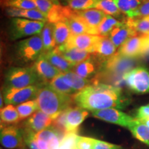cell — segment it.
Instances as JSON below:
<instances>
[{
  "label": "cell",
  "mask_w": 149,
  "mask_h": 149,
  "mask_svg": "<svg viewBox=\"0 0 149 149\" xmlns=\"http://www.w3.org/2000/svg\"><path fill=\"white\" fill-rule=\"evenodd\" d=\"M78 107L94 111L107 109H122L129 104L120 88L104 83H93L72 95Z\"/></svg>",
  "instance_id": "obj_1"
},
{
  "label": "cell",
  "mask_w": 149,
  "mask_h": 149,
  "mask_svg": "<svg viewBox=\"0 0 149 149\" xmlns=\"http://www.w3.org/2000/svg\"><path fill=\"white\" fill-rule=\"evenodd\" d=\"M36 100L39 110L53 120L71 107L74 102L72 97L58 92L48 84H40Z\"/></svg>",
  "instance_id": "obj_2"
},
{
  "label": "cell",
  "mask_w": 149,
  "mask_h": 149,
  "mask_svg": "<svg viewBox=\"0 0 149 149\" xmlns=\"http://www.w3.org/2000/svg\"><path fill=\"white\" fill-rule=\"evenodd\" d=\"M6 88H22L37 85L40 78L33 67H13L5 76Z\"/></svg>",
  "instance_id": "obj_3"
},
{
  "label": "cell",
  "mask_w": 149,
  "mask_h": 149,
  "mask_svg": "<svg viewBox=\"0 0 149 149\" xmlns=\"http://www.w3.org/2000/svg\"><path fill=\"white\" fill-rule=\"evenodd\" d=\"M46 23L27 19L14 17L10 20V34L12 40L37 35L42 32Z\"/></svg>",
  "instance_id": "obj_4"
},
{
  "label": "cell",
  "mask_w": 149,
  "mask_h": 149,
  "mask_svg": "<svg viewBox=\"0 0 149 149\" xmlns=\"http://www.w3.org/2000/svg\"><path fill=\"white\" fill-rule=\"evenodd\" d=\"M123 79L128 88L136 94L149 93V69L146 67H135L123 76Z\"/></svg>",
  "instance_id": "obj_5"
},
{
  "label": "cell",
  "mask_w": 149,
  "mask_h": 149,
  "mask_svg": "<svg viewBox=\"0 0 149 149\" xmlns=\"http://www.w3.org/2000/svg\"><path fill=\"white\" fill-rule=\"evenodd\" d=\"M149 48V34H136L128 38L119 48L120 55L129 58L142 57Z\"/></svg>",
  "instance_id": "obj_6"
},
{
  "label": "cell",
  "mask_w": 149,
  "mask_h": 149,
  "mask_svg": "<svg viewBox=\"0 0 149 149\" xmlns=\"http://www.w3.org/2000/svg\"><path fill=\"white\" fill-rule=\"evenodd\" d=\"M43 51V42L40 35L28 37L17 44V53L26 62L36 61L42 55Z\"/></svg>",
  "instance_id": "obj_7"
},
{
  "label": "cell",
  "mask_w": 149,
  "mask_h": 149,
  "mask_svg": "<svg viewBox=\"0 0 149 149\" xmlns=\"http://www.w3.org/2000/svg\"><path fill=\"white\" fill-rule=\"evenodd\" d=\"M40 84L22 88H5L3 93V100L6 104L17 105L31 100H36Z\"/></svg>",
  "instance_id": "obj_8"
},
{
  "label": "cell",
  "mask_w": 149,
  "mask_h": 149,
  "mask_svg": "<svg viewBox=\"0 0 149 149\" xmlns=\"http://www.w3.org/2000/svg\"><path fill=\"white\" fill-rule=\"evenodd\" d=\"M136 65V61L133 58L124 57L116 53L111 58L105 61L104 70L106 73L123 77L126 72H129Z\"/></svg>",
  "instance_id": "obj_9"
},
{
  "label": "cell",
  "mask_w": 149,
  "mask_h": 149,
  "mask_svg": "<svg viewBox=\"0 0 149 149\" xmlns=\"http://www.w3.org/2000/svg\"><path fill=\"white\" fill-rule=\"evenodd\" d=\"M1 144L7 149L23 148L24 146V131L16 125L1 127Z\"/></svg>",
  "instance_id": "obj_10"
},
{
  "label": "cell",
  "mask_w": 149,
  "mask_h": 149,
  "mask_svg": "<svg viewBox=\"0 0 149 149\" xmlns=\"http://www.w3.org/2000/svg\"><path fill=\"white\" fill-rule=\"evenodd\" d=\"M93 117L117 125L128 128L133 121V117L116 109H107L92 111Z\"/></svg>",
  "instance_id": "obj_11"
},
{
  "label": "cell",
  "mask_w": 149,
  "mask_h": 149,
  "mask_svg": "<svg viewBox=\"0 0 149 149\" xmlns=\"http://www.w3.org/2000/svg\"><path fill=\"white\" fill-rule=\"evenodd\" d=\"M100 35L82 34L74 35H70L64 46L68 48H76L80 50L86 51L93 54L94 47L100 38Z\"/></svg>",
  "instance_id": "obj_12"
},
{
  "label": "cell",
  "mask_w": 149,
  "mask_h": 149,
  "mask_svg": "<svg viewBox=\"0 0 149 149\" xmlns=\"http://www.w3.org/2000/svg\"><path fill=\"white\" fill-rule=\"evenodd\" d=\"M33 68L40 79L44 84L50 83L54 78L61 73V72L53 66L42 55L35 61Z\"/></svg>",
  "instance_id": "obj_13"
},
{
  "label": "cell",
  "mask_w": 149,
  "mask_h": 149,
  "mask_svg": "<svg viewBox=\"0 0 149 149\" xmlns=\"http://www.w3.org/2000/svg\"><path fill=\"white\" fill-rule=\"evenodd\" d=\"M88 116L87 110L80 107H70L67 110L66 131L68 133L77 134L80 125Z\"/></svg>",
  "instance_id": "obj_14"
},
{
  "label": "cell",
  "mask_w": 149,
  "mask_h": 149,
  "mask_svg": "<svg viewBox=\"0 0 149 149\" xmlns=\"http://www.w3.org/2000/svg\"><path fill=\"white\" fill-rule=\"evenodd\" d=\"M53 119L40 110L35 112L24 122V128L37 133L52 126Z\"/></svg>",
  "instance_id": "obj_15"
},
{
  "label": "cell",
  "mask_w": 149,
  "mask_h": 149,
  "mask_svg": "<svg viewBox=\"0 0 149 149\" xmlns=\"http://www.w3.org/2000/svg\"><path fill=\"white\" fill-rule=\"evenodd\" d=\"M56 48L61 56L74 65L91 59L93 55L86 51L76 48H68L64 45L56 47Z\"/></svg>",
  "instance_id": "obj_16"
},
{
  "label": "cell",
  "mask_w": 149,
  "mask_h": 149,
  "mask_svg": "<svg viewBox=\"0 0 149 149\" xmlns=\"http://www.w3.org/2000/svg\"><path fill=\"white\" fill-rule=\"evenodd\" d=\"M75 12L76 14L82 19L85 23L95 33V34L98 35L97 28L107 15L103 11L96 8L75 11Z\"/></svg>",
  "instance_id": "obj_17"
},
{
  "label": "cell",
  "mask_w": 149,
  "mask_h": 149,
  "mask_svg": "<svg viewBox=\"0 0 149 149\" xmlns=\"http://www.w3.org/2000/svg\"><path fill=\"white\" fill-rule=\"evenodd\" d=\"M135 35L136 34L133 30L124 19L120 25L115 27L111 31L109 37L116 48H120L128 38Z\"/></svg>",
  "instance_id": "obj_18"
},
{
  "label": "cell",
  "mask_w": 149,
  "mask_h": 149,
  "mask_svg": "<svg viewBox=\"0 0 149 149\" xmlns=\"http://www.w3.org/2000/svg\"><path fill=\"white\" fill-rule=\"evenodd\" d=\"M117 48L109 36L100 37L94 47L93 54L100 59H104L107 61L116 53Z\"/></svg>",
  "instance_id": "obj_19"
},
{
  "label": "cell",
  "mask_w": 149,
  "mask_h": 149,
  "mask_svg": "<svg viewBox=\"0 0 149 149\" xmlns=\"http://www.w3.org/2000/svg\"><path fill=\"white\" fill-rule=\"evenodd\" d=\"M42 55L53 66H55L56 68H57L59 71L63 73L72 70L73 69L74 66H75L74 64L66 60L63 56H61L56 48L47 53L42 54Z\"/></svg>",
  "instance_id": "obj_20"
},
{
  "label": "cell",
  "mask_w": 149,
  "mask_h": 149,
  "mask_svg": "<svg viewBox=\"0 0 149 149\" xmlns=\"http://www.w3.org/2000/svg\"><path fill=\"white\" fill-rule=\"evenodd\" d=\"M6 13L11 17H19L27 19L35 20V21L44 22L46 23L47 19L46 16L37 9L32 10H25L16 8H6Z\"/></svg>",
  "instance_id": "obj_21"
},
{
  "label": "cell",
  "mask_w": 149,
  "mask_h": 149,
  "mask_svg": "<svg viewBox=\"0 0 149 149\" xmlns=\"http://www.w3.org/2000/svg\"><path fill=\"white\" fill-rule=\"evenodd\" d=\"M74 10L68 6H62L60 5H54L49 13L46 17L47 22L51 24H57L59 22H66L68 19L73 15Z\"/></svg>",
  "instance_id": "obj_22"
},
{
  "label": "cell",
  "mask_w": 149,
  "mask_h": 149,
  "mask_svg": "<svg viewBox=\"0 0 149 149\" xmlns=\"http://www.w3.org/2000/svg\"><path fill=\"white\" fill-rule=\"evenodd\" d=\"M68 28H69L71 35H78L82 34H91V35H96L95 33L91 29L90 27L85 23V22L79 17V16L76 14L74 11V13L70 19H68L67 21L65 22Z\"/></svg>",
  "instance_id": "obj_23"
},
{
  "label": "cell",
  "mask_w": 149,
  "mask_h": 149,
  "mask_svg": "<svg viewBox=\"0 0 149 149\" xmlns=\"http://www.w3.org/2000/svg\"><path fill=\"white\" fill-rule=\"evenodd\" d=\"M97 70V62L95 61L94 59L91 58L88 60L76 64L72 70L78 74L79 77L88 79V78L95 75Z\"/></svg>",
  "instance_id": "obj_24"
},
{
  "label": "cell",
  "mask_w": 149,
  "mask_h": 149,
  "mask_svg": "<svg viewBox=\"0 0 149 149\" xmlns=\"http://www.w3.org/2000/svg\"><path fill=\"white\" fill-rule=\"evenodd\" d=\"M128 128L134 137L149 146V128L148 126L135 118L130 123Z\"/></svg>",
  "instance_id": "obj_25"
},
{
  "label": "cell",
  "mask_w": 149,
  "mask_h": 149,
  "mask_svg": "<svg viewBox=\"0 0 149 149\" xmlns=\"http://www.w3.org/2000/svg\"><path fill=\"white\" fill-rule=\"evenodd\" d=\"M122 12L128 18L138 17V8L141 5L140 0H115Z\"/></svg>",
  "instance_id": "obj_26"
},
{
  "label": "cell",
  "mask_w": 149,
  "mask_h": 149,
  "mask_svg": "<svg viewBox=\"0 0 149 149\" xmlns=\"http://www.w3.org/2000/svg\"><path fill=\"white\" fill-rule=\"evenodd\" d=\"M41 37L43 42V53H47L56 48L54 36V24L47 22L41 32Z\"/></svg>",
  "instance_id": "obj_27"
},
{
  "label": "cell",
  "mask_w": 149,
  "mask_h": 149,
  "mask_svg": "<svg viewBox=\"0 0 149 149\" xmlns=\"http://www.w3.org/2000/svg\"><path fill=\"white\" fill-rule=\"evenodd\" d=\"M62 77L65 83L71 87L72 89H74L77 93L86 88L90 84V81L88 79H84L79 77L72 70L64 72V73L62 72Z\"/></svg>",
  "instance_id": "obj_28"
},
{
  "label": "cell",
  "mask_w": 149,
  "mask_h": 149,
  "mask_svg": "<svg viewBox=\"0 0 149 149\" xmlns=\"http://www.w3.org/2000/svg\"><path fill=\"white\" fill-rule=\"evenodd\" d=\"M0 117H1V124H3L1 127L17 124L21 120L16 107L11 104H8L1 109Z\"/></svg>",
  "instance_id": "obj_29"
},
{
  "label": "cell",
  "mask_w": 149,
  "mask_h": 149,
  "mask_svg": "<svg viewBox=\"0 0 149 149\" xmlns=\"http://www.w3.org/2000/svg\"><path fill=\"white\" fill-rule=\"evenodd\" d=\"M135 34H149V17L124 19Z\"/></svg>",
  "instance_id": "obj_30"
},
{
  "label": "cell",
  "mask_w": 149,
  "mask_h": 149,
  "mask_svg": "<svg viewBox=\"0 0 149 149\" xmlns=\"http://www.w3.org/2000/svg\"><path fill=\"white\" fill-rule=\"evenodd\" d=\"M71 35L68 25L65 22H59L54 24V36L56 47L64 45Z\"/></svg>",
  "instance_id": "obj_31"
},
{
  "label": "cell",
  "mask_w": 149,
  "mask_h": 149,
  "mask_svg": "<svg viewBox=\"0 0 149 149\" xmlns=\"http://www.w3.org/2000/svg\"><path fill=\"white\" fill-rule=\"evenodd\" d=\"M95 8L100 10L108 15L112 17H120L122 12L118 8L115 0H97Z\"/></svg>",
  "instance_id": "obj_32"
},
{
  "label": "cell",
  "mask_w": 149,
  "mask_h": 149,
  "mask_svg": "<svg viewBox=\"0 0 149 149\" xmlns=\"http://www.w3.org/2000/svg\"><path fill=\"white\" fill-rule=\"evenodd\" d=\"M121 22H122L118 21L114 17L107 15L97 28L98 35L101 37H109L111 31L120 25Z\"/></svg>",
  "instance_id": "obj_33"
},
{
  "label": "cell",
  "mask_w": 149,
  "mask_h": 149,
  "mask_svg": "<svg viewBox=\"0 0 149 149\" xmlns=\"http://www.w3.org/2000/svg\"><path fill=\"white\" fill-rule=\"evenodd\" d=\"M16 109L19 115L20 120H22L31 117L35 112L38 111L39 106L37 100H33L19 104L16 107Z\"/></svg>",
  "instance_id": "obj_34"
},
{
  "label": "cell",
  "mask_w": 149,
  "mask_h": 149,
  "mask_svg": "<svg viewBox=\"0 0 149 149\" xmlns=\"http://www.w3.org/2000/svg\"><path fill=\"white\" fill-rule=\"evenodd\" d=\"M49 84L55 90L61 93H63V94L68 95H73L77 93L74 89H72L71 87H70L69 86H68L65 83L64 79H63L62 72H61L59 75L54 78L49 83Z\"/></svg>",
  "instance_id": "obj_35"
},
{
  "label": "cell",
  "mask_w": 149,
  "mask_h": 149,
  "mask_svg": "<svg viewBox=\"0 0 149 149\" xmlns=\"http://www.w3.org/2000/svg\"><path fill=\"white\" fill-rule=\"evenodd\" d=\"M97 0H65L67 6L74 11L95 8Z\"/></svg>",
  "instance_id": "obj_36"
},
{
  "label": "cell",
  "mask_w": 149,
  "mask_h": 149,
  "mask_svg": "<svg viewBox=\"0 0 149 149\" xmlns=\"http://www.w3.org/2000/svg\"><path fill=\"white\" fill-rule=\"evenodd\" d=\"M3 6L6 8H16L25 10L37 9L32 0H3Z\"/></svg>",
  "instance_id": "obj_37"
},
{
  "label": "cell",
  "mask_w": 149,
  "mask_h": 149,
  "mask_svg": "<svg viewBox=\"0 0 149 149\" xmlns=\"http://www.w3.org/2000/svg\"><path fill=\"white\" fill-rule=\"evenodd\" d=\"M79 136L76 133H66L61 141L58 149H77V143Z\"/></svg>",
  "instance_id": "obj_38"
},
{
  "label": "cell",
  "mask_w": 149,
  "mask_h": 149,
  "mask_svg": "<svg viewBox=\"0 0 149 149\" xmlns=\"http://www.w3.org/2000/svg\"><path fill=\"white\" fill-rule=\"evenodd\" d=\"M67 110L63 111L61 114H59L58 116L54 119L53 124L52 126L54 128H56L58 131L61 133L66 134V114H67Z\"/></svg>",
  "instance_id": "obj_39"
},
{
  "label": "cell",
  "mask_w": 149,
  "mask_h": 149,
  "mask_svg": "<svg viewBox=\"0 0 149 149\" xmlns=\"http://www.w3.org/2000/svg\"><path fill=\"white\" fill-rule=\"evenodd\" d=\"M32 1L36 5L37 10L42 12L46 16V17L51 9L53 8L54 5H55L49 0H32Z\"/></svg>",
  "instance_id": "obj_40"
},
{
  "label": "cell",
  "mask_w": 149,
  "mask_h": 149,
  "mask_svg": "<svg viewBox=\"0 0 149 149\" xmlns=\"http://www.w3.org/2000/svg\"><path fill=\"white\" fill-rule=\"evenodd\" d=\"M24 142L26 144L30 149H40L37 144L35 133L31 130L24 128Z\"/></svg>",
  "instance_id": "obj_41"
},
{
  "label": "cell",
  "mask_w": 149,
  "mask_h": 149,
  "mask_svg": "<svg viewBox=\"0 0 149 149\" xmlns=\"http://www.w3.org/2000/svg\"><path fill=\"white\" fill-rule=\"evenodd\" d=\"M95 139L79 136L77 143V149H93Z\"/></svg>",
  "instance_id": "obj_42"
},
{
  "label": "cell",
  "mask_w": 149,
  "mask_h": 149,
  "mask_svg": "<svg viewBox=\"0 0 149 149\" xmlns=\"http://www.w3.org/2000/svg\"><path fill=\"white\" fill-rule=\"evenodd\" d=\"M93 149H122V147L95 139Z\"/></svg>",
  "instance_id": "obj_43"
},
{
  "label": "cell",
  "mask_w": 149,
  "mask_h": 149,
  "mask_svg": "<svg viewBox=\"0 0 149 149\" xmlns=\"http://www.w3.org/2000/svg\"><path fill=\"white\" fill-rule=\"evenodd\" d=\"M145 118H149V104L141 106L137 109L136 113V119L141 120Z\"/></svg>",
  "instance_id": "obj_44"
},
{
  "label": "cell",
  "mask_w": 149,
  "mask_h": 149,
  "mask_svg": "<svg viewBox=\"0 0 149 149\" xmlns=\"http://www.w3.org/2000/svg\"><path fill=\"white\" fill-rule=\"evenodd\" d=\"M149 17V1L141 3L138 8V17Z\"/></svg>",
  "instance_id": "obj_45"
},
{
  "label": "cell",
  "mask_w": 149,
  "mask_h": 149,
  "mask_svg": "<svg viewBox=\"0 0 149 149\" xmlns=\"http://www.w3.org/2000/svg\"><path fill=\"white\" fill-rule=\"evenodd\" d=\"M141 122H142L143 124H144L145 125L148 126L149 128V118H145V119H141V120H139Z\"/></svg>",
  "instance_id": "obj_46"
},
{
  "label": "cell",
  "mask_w": 149,
  "mask_h": 149,
  "mask_svg": "<svg viewBox=\"0 0 149 149\" xmlns=\"http://www.w3.org/2000/svg\"><path fill=\"white\" fill-rule=\"evenodd\" d=\"M143 58H146V59H149V48H148V50H147L146 53H145V54L144 55V56H143Z\"/></svg>",
  "instance_id": "obj_47"
},
{
  "label": "cell",
  "mask_w": 149,
  "mask_h": 149,
  "mask_svg": "<svg viewBox=\"0 0 149 149\" xmlns=\"http://www.w3.org/2000/svg\"><path fill=\"white\" fill-rule=\"evenodd\" d=\"M3 97L2 96V93L1 94V96H0V107H1V109H2V107L3 105Z\"/></svg>",
  "instance_id": "obj_48"
},
{
  "label": "cell",
  "mask_w": 149,
  "mask_h": 149,
  "mask_svg": "<svg viewBox=\"0 0 149 149\" xmlns=\"http://www.w3.org/2000/svg\"><path fill=\"white\" fill-rule=\"evenodd\" d=\"M49 1H51V2H53L54 4L55 5H60V3H59V0H49Z\"/></svg>",
  "instance_id": "obj_49"
},
{
  "label": "cell",
  "mask_w": 149,
  "mask_h": 149,
  "mask_svg": "<svg viewBox=\"0 0 149 149\" xmlns=\"http://www.w3.org/2000/svg\"><path fill=\"white\" fill-rule=\"evenodd\" d=\"M140 1H141V2H146V1H149V0H140Z\"/></svg>",
  "instance_id": "obj_50"
},
{
  "label": "cell",
  "mask_w": 149,
  "mask_h": 149,
  "mask_svg": "<svg viewBox=\"0 0 149 149\" xmlns=\"http://www.w3.org/2000/svg\"><path fill=\"white\" fill-rule=\"evenodd\" d=\"M20 149H23V148H20Z\"/></svg>",
  "instance_id": "obj_51"
},
{
  "label": "cell",
  "mask_w": 149,
  "mask_h": 149,
  "mask_svg": "<svg viewBox=\"0 0 149 149\" xmlns=\"http://www.w3.org/2000/svg\"><path fill=\"white\" fill-rule=\"evenodd\" d=\"M64 1H65V0H64Z\"/></svg>",
  "instance_id": "obj_52"
}]
</instances>
